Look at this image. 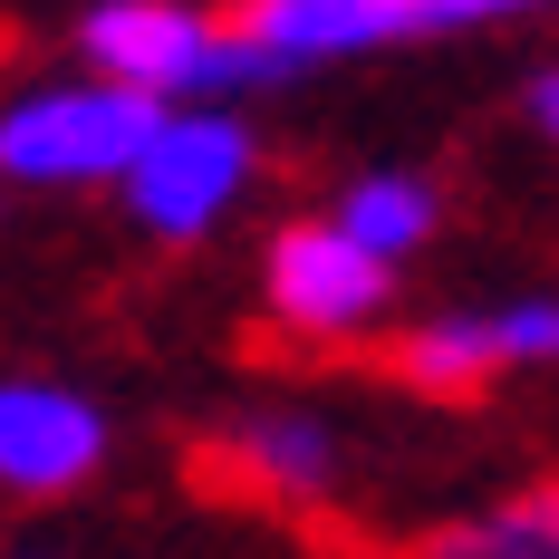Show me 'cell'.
<instances>
[{
  "mask_svg": "<svg viewBox=\"0 0 559 559\" xmlns=\"http://www.w3.org/2000/svg\"><path fill=\"white\" fill-rule=\"evenodd\" d=\"M155 97L107 87V78H58L20 87L0 107V183H126V165L155 135Z\"/></svg>",
  "mask_w": 559,
  "mask_h": 559,
  "instance_id": "obj_1",
  "label": "cell"
},
{
  "mask_svg": "<svg viewBox=\"0 0 559 559\" xmlns=\"http://www.w3.org/2000/svg\"><path fill=\"white\" fill-rule=\"evenodd\" d=\"M261 174V135L231 107H165L145 155L126 165V213L155 241H203Z\"/></svg>",
  "mask_w": 559,
  "mask_h": 559,
  "instance_id": "obj_2",
  "label": "cell"
},
{
  "mask_svg": "<svg viewBox=\"0 0 559 559\" xmlns=\"http://www.w3.org/2000/svg\"><path fill=\"white\" fill-rule=\"evenodd\" d=\"M213 39L223 20L183 10V0H97L78 20V49H87V78L107 87H135L155 107H203V68H213Z\"/></svg>",
  "mask_w": 559,
  "mask_h": 559,
  "instance_id": "obj_3",
  "label": "cell"
},
{
  "mask_svg": "<svg viewBox=\"0 0 559 559\" xmlns=\"http://www.w3.org/2000/svg\"><path fill=\"white\" fill-rule=\"evenodd\" d=\"M483 20H502V10L492 0H261V10H241V29L289 68L395 49V39H444V29H483Z\"/></svg>",
  "mask_w": 559,
  "mask_h": 559,
  "instance_id": "obj_4",
  "label": "cell"
},
{
  "mask_svg": "<svg viewBox=\"0 0 559 559\" xmlns=\"http://www.w3.org/2000/svg\"><path fill=\"white\" fill-rule=\"evenodd\" d=\"M107 463V415L58 377H0V492L58 502Z\"/></svg>",
  "mask_w": 559,
  "mask_h": 559,
  "instance_id": "obj_5",
  "label": "cell"
},
{
  "mask_svg": "<svg viewBox=\"0 0 559 559\" xmlns=\"http://www.w3.org/2000/svg\"><path fill=\"white\" fill-rule=\"evenodd\" d=\"M261 289H271V309L289 329L309 337H357L386 319L395 299V271H377L367 251H347L329 223H289L271 241V261H261Z\"/></svg>",
  "mask_w": 559,
  "mask_h": 559,
  "instance_id": "obj_6",
  "label": "cell"
},
{
  "mask_svg": "<svg viewBox=\"0 0 559 559\" xmlns=\"http://www.w3.org/2000/svg\"><path fill=\"white\" fill-rule=\"evenodd\" d=\"M435 223H444V193H435L425 174H405V165L357 174V183L337 193V213H329V231L347 241V251H367L377 271H395L405 251H425V241H435Z\"/></svg>",
  "mask_w": 559,
  "mask_h": 559,
  "instance_id": "obj_7",
  "label": "cell"
},
{
  "mask_svg": "<svg viewBox=\"0 0 559 559\" xmlns=\"http://www.w3.org/2000/svg\"><path fill=\"white\" fill-rule=\"evenodd\" d=\"M231 453H241L251 483H271L280 502H319V492L337 483V435L309 415V405H261V415H241Z\"/></svg>",
  "mask_w": 559,
  "mask_h": 559,
  "instance_id": "obj_8",
  "label": "cell"
},
{
  "mask_svg": "<svg viewBox=\"0 0 559 559\" xmlns=\"http://www.w3.org/2000/svg\"><path fill=\"white\" fill-rule=\"evenodd\" d=\"M405 377L425 395H463L483 377H502V337H492V309H463V319H425L405 337Z\"/></svg>",
  "mask_w": 559,
  "mask_h": 559,
  "instance_id": "obj_9",
  "label": "cell"
},
{
  "mask_svg": "<svg viewBox=\"0 0 559 559\" xmlns=\"http://www.w3.org/2000/svg\"><path fill=\"white\" fill-rule=\"evenodd\" d=\"M435 559H559V492H521V502L444 531Z\"/></svg>",
  "mask_w": 559,
  "mask_h": 559,
  "instance_id": "obj_10",
  "label": "cell"
},
{
  "mask_svg": "<svg viewBox=\"0 0 559 559\" xmlns=\"http://www.w3.org/2000/svg\"><path fill=\"white\" fill-rule=\"evenodd\" d=\"M492 337H502V367H559V299L492 309Z\"/></svg>",
  "mask_w": 559,
  "mask_h": 559,
  "instance_id": "obj_11",
  "label": "cell"
},
{
  "mask_svg": "<svg viewBox=\"0 0 559 559\" xmlns=\"http://www.w3.org/2000/svg\"><path fill=\"white\" fill-rule=\"evenodd\" d=\"M521 107H531V126H540V135L559 145V68H540V78L521 87Z\"/></svg>",
  "mask_w": 559,
  "mask_h": 559,
  "instance_id": "obj_12",
  "label": "cell"
}]
</instances>
